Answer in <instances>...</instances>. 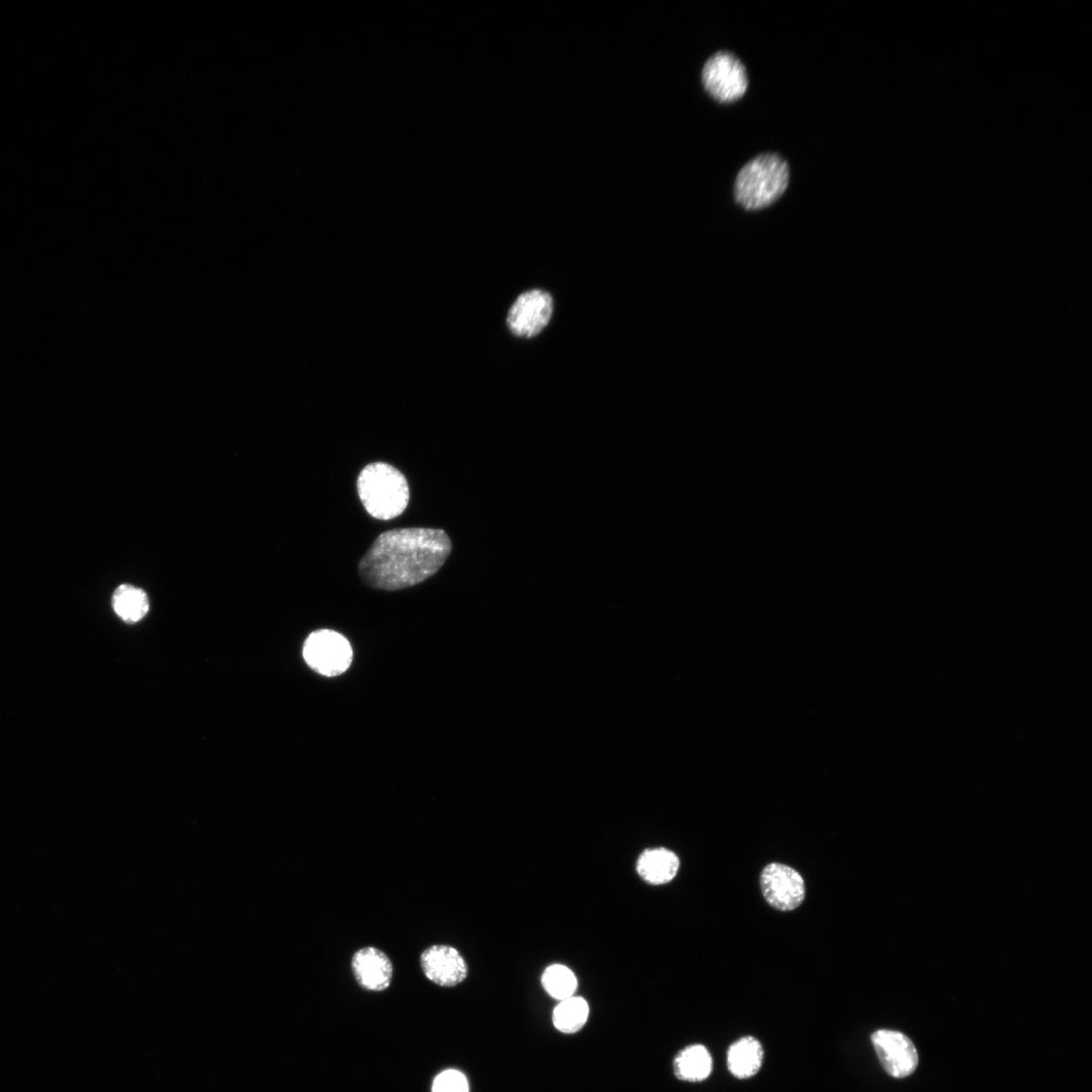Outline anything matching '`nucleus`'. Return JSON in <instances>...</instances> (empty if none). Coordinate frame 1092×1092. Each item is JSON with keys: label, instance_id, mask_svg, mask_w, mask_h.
<instances>
[{"label": "nucleus", "instance_id": "nucleus-13", "mask_svg": "<svg viewBox=\"0 0 1092 1092\" xmlns=\"http://www.w3.org/2000/svg\"><path fill=\"white\" fill-rule=\"evenodd\" d=\"M712 1071V1058L702 1044H692L681 1050L673 1061V1072L681 1081L700 1082Z\"/></svg>", "mask_w": 1092, "mask_h": 1092}, {"label": "nucleus", "instance_id": "nucleus-1", "mask_svg": "<svg viewBox=\"0 0 1092 1092\" xmlns=\"http://www.w3.org/2000/svg\"><path fill=\"white\" fill-rule=\"evenodd\" d=\"M452 549L445 531L400 528L380 534L359 563L362 579L372 587L394 590L418 584L435 574Z\"/></svg>", "mask_w": 1092, "mask_h": 1092}, {"label": "nucleus", "instance_id": "nucleus-12", "mask_svg": "<svg viewBox=\"0 0 1092 1092\" xmlns=\"http://www.w3.org/2000/svg\"><path fill=\"white\" fill-rule=\"evenodd\" d=\"M763 1050L761 1043L752 1036H744L733 1042L727 1053L728 1069L740 1079L749 1078L761 1067Z\"/></svg>", "mask_w": 1092, "mask_h": 1092}, {"label": "nucleus", "instance_id": "nucleus-9", "mask_svg": "<svg viewBox=\"0 0 1092 1092\" xmlns=\"http://www.w3.org/2000/svg\"><path fill=\"white\" fill-rule=\"evenodd\" d=\"M424 975L441 987H453L463 982L468 974L464 958L453 946L434 944L426 948L420 958Z\"/></svg>", "mask_w": 1092, "mask_h": 1092}, {"label": "nucleus", "instance_id": "nucleus-11", "mask_svg": "<svg viewBox=\"0 0 1092 1092\" xmlns=\"http://www.w3.org/2000/svg\"><path fill=\"white\" fill-rule=\"evenodd\" d=\"M679 869V858L670 849L652 847L644 849L636 860V872L645 883L658 886L674 879Z\"/></svg>", "mask_w": 1092, "mask_h": 1092}, {"label": "nucleus", "instance_id": "nucleus-4", "mask_svg": "<svg viewBox=\"0 0 1092 1092\" xmlns=\"http://www.w3.org/2000/svg\"><path fill=\"white\" fill-rule=\"evenodd\" d=\"M701 81L710 97L725 104L743 97L748 88L744 64L728 51H718L707 59Z\"/></svg>", "mask_w": 1092, "mask_h": 1092}, {"label": "nucleus", "instance_id": "nucleus-3", "mask_svg": "<svg viewBox=\"0 0 1092 1092\" xmlns=\"http://www.w3.org/2000/svg\"><path fill=\"white\" fill-rule=\"evenodd\" d=\"M360 500L370 516L379 520L396 518L405 510L410 489L404 475L385 462L366 465L358 475Z\"/></svg>", "mask_w": 1092, "mask_h": 1092}, {"label": "nucleus", "instance_id": "nucleus-14", "mask_svg": "<svg viewBox=\"0 0 1092 1092\" xmlns=\"http://www.w3.org/2000/svg\"><path fill=\"white\" fill-rule=\"evenodd\" d=\"M112 607L121 620L126 623H135L148 614L150 604L144 589L123 583L113 593Z\"/></svg>", "mask_w": 1092, "mask_h": 1092}, {"label": "nucleus", "instance_id": "nucleus-7", "mask_svg": "<svg viewBox=\"0 0 1092 1092\" xmlns=\"http://www.w3.org/2000/svg\"><path fill=\"white\" fill-rule=\"evenodd\" d=\"M760 887L766 902L781 911H791L805 898L802 876L793 868L771 862L760 874Z\"/></svg>", "mask_w": 1092, "mask_h": 1092}, {"label": "nucleus", "instance_id": "nucleus-5", "mask_svg": "<svg viewBox=\"0 0 1092 1092\" xmlns=\"http://www.w3.org/2000/svg\"><path fill=\"white\" fill-rule=\"evenodd\" d=\"M553 312L552 294L542 288H532L517 296L508 310L506 324L515 337L532 339L545 330Z\"/></svg>", "mask_w": 1092, "mask_h": 1092}, {"label": "nucleus", "instance_id": "nucleus-15", "mask_svg": "<svg viewBox=\"0 0 1092 1092\" xmlns=\"http://www.w3.org/2000/svg\"><path fill=\"white\" fill-rule=\"evenodd\" d=\"M587 1002L578 996H571L561 1000L553 1010L552 1020L554 1026L563 1033L578 1031L588 1017Z\"/></svg>", "mask_w": 1092, "mask_h": 1092}, {"label": "nucleus", "instance_id": "nucleus-2", "mask_svg": "<svg viewBox=\"0 0 1092 1092\" xmlns=\"http://www.w3.org/2000/svg\"><path fill=\"white\" fill-rule=\"evenodd\" d=\"M789 183L788 162L776 153L759 154L738 171L734 199L746 210H759L780 199Z\"/></svg>", "mask_w": 1092, "mask_h": 1092}, {"label": "nucleus", "instance_id": "nucleus-10", "mask_svg": "<svg viewBox=\"0 0 1092 1092\" xmlns=\"http://www.w3.org/2000/svg\"><path fill=\"white\" fill-rule=\"evenodd\" d=\"M351 968L360 987L380 992L390 986L393 968L390 959L379 948L365 946L352 957Z\"/></svg>", "mask_w": 1092, "mask_h": 1092}, {"label": "nucleus", "instance_id": "nucleus-6", "mask_svg": "<svg viewBox=\"0 0 1092 1092\" xmlns=\"http://www.w3.org/2000/svg\"><path fill=\"white\" fill-rule=\"evenodd\" d=\"M302 654L312 670L329 677L345 672L353 657L348 639L329 629L310 633L303 644Z\"/></svg>", "mask_w": 1092, "mask_h": 1092}, {"label": "nucleus", "instance_id": "nucleus-16", "mask_svg": "<svg viewBox=\"0 0 1092 1092\" xmlns=\"http://www.w3.org/2000/svg\"><path fill=\"white\" fill-rule=\"evenodd\" d=\"M541 982L545 991L559 1001L573 996L577 987L573 972L560 964H553L546 968Z\"/></svg>", "mask_w": 1092, "mask_h": 1092}, {"label": "nucleus", "instance_id": "nucleus-17", "mask_svg": "<svg viewBox=\"0 0 1092 1092\" xmlns=\"http://www.w3.org/2000/svg\"><path fill=\"white\" fill-rule=\"evenodd\" d=\"M432 1092H469V1083L462 1072L448 1069L435 1077Z\"/></svg>", "mask_w": 1092, "mask_h": 1092}, {"label": "nucleus", "instance_id": "nucleus-8", "mask_svg": "<svg viewBox=\"0 0 1092 1092\" xmlns=\"http://www.w3.org/2000/svg\"><path fill=\"white\" fill-rule=\"evenodd\" d=\"M872 1041L886 1072L895 1078L913 1073L918 1055L913 1042L896 1030L879 1029L872 1034Z\"/></svg>", "mask_w": 1092, "mask_h": 1092}]
</instances>
